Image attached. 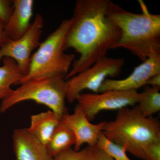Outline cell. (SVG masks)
Masks as SVG:
<instances>
[{"label": "cell", "instance_id": "8fae6325", "mask_svg": "<svg viewBox=\"0 0 160 160\" xmlns=\"http://www.w3.org/2000/svg\"><path fill=\"white\" fill-rule=\"evenodd\" d=\"M12 138L16 160H55L27 128L15 129Z\"/></svg>", "mask_w": 160, "mask_h": 160}, {"label": "cell", "instance_id": "e0dca14e", "mask_svg": "<svg viewBox=\"0 0 160 160\" xmlns=\"http://www.w3.org/2000/svg\"><path fill=\"white\" fill-rule=\"evenodd\" d=\"M96 146L103 149L114 160H131L126 154L124 146L110 141L101 132L98 137Z\"/></svg>", "mask_w": 160, "mask_h": 160}, {"label": "cell", "instance_id": "ac0fdd59", "mask_svg": "<svg viewBox=\"0 0 160 160\" xmlns=\"http://www.w3.org/2000/svg\"><path fill=\"white\" fill-rule=\"evenodd\" d=\"M85 149L86 160H114L106 152L96 146H88Z\"/></svg>", "mask_w": 160, "mask_h": 160}, {"label": "cell", "instance_id": "ba28073f", "mask_svg": "<svg viewBox=\"0 0 160 160\" xmlns=\"http://www.w3.org/2000/svg\"><path fill=\"white\" fill-rule=\"evenodd\" d=\"M138 93L136 90H111L100 93L82 92L76 101L91 122L103 110H118L136 105Z\"/></svg>", "mask_w": 160, "mask_h": 160}, {"label": "cell", "instance_id": "8992f818", "mask_svg": "<svg viewBox=\"0 0 160 160\" xmlns=\"http://www.w3.org/2000/svg\"><path fill=\"white\" fill-rule=\"evenodd\" d=\"M125 64L123 58L106 57L101 59L88 69L66 80V99L73 103L85 89L99 93L100 87L108 77H115L120 74Z\"/></svg>", "mask_w": 160, "mask_h": 160}, {"label": "cell", "instance_id": "52a82bcc", "mask_svg": "<svg viewBox=\"0 0 160 160\" xmlns=\"http://www.w3.org/2000/svg\"><path fill=\"white\" fill-rule=\"evenodd\" d=\"M44 19L37 13L28 31L18 39L7 38L0 48V62L5 57L15 60L21 73L24 77L28 74L30 66L31 53L38 48L40 43Z\"/></svg>", "mask_w": 160, "mask_h": 160}, {"label": "cell", "instance_id": "7c38bea8", "mask_svg": "<svg viewBox=\"0 0 160 160\" xmlns=\"http://www.w3.org/2000/svg\"><path fill=\"white\" fill-rule=\"evenodd\" d=\"M34 1L13 0V10L10 18L5 25L6 37L16 40L28 31L32 25Z\"/></svg>", "mask_w": 160, "mask_h": 160}, {"label": "cell", "instance_id": "7402d4cb", "mask_svg": "<svg viewBox=\"0 0 160 160\" xmlns=\"http://www.w3.org/2000/svg\"><path fill=\"white\" fill-rule=\"evenodd\" d=\"M146 85H149L152 87H157L160 88V73L155 75L152 77L146 82Z\"/></svg>", "mask_w": 160, "mask_h": 160}, {"label": "cell", "instance_id": "5bb4252c", "mask_svg": "<svg viewBox=\"0 0 160 160\" xmlns=\"http://www.w3.org/2000/svg\"><path fill=\"white\" fill-rule=\"evenodd\" d=\"M75 143L76 138L73 132L61 121L55 129L46 147L49 154L54 158L71 149Z\"/></svg>", "mask_w": 160, "mask_h": 160}, {"label": "cell", "instance_id": "5b68a950", "mask_svg": "<svg viewBox=\"0 0 160 160\" xmlns=\"http://www.w3.org/2000/svg\"><path fill=\"white\" fill-rule=\"evenodd\" d=\"M67 83L64 77H56L26 82L2 101L0 112L26 101H33L49 107L61 117L68 113L65 100Z\"/></svg>", "mask_w": 160, "mask_h": 160}, {"label": "cell", "instance_id": "44dd1931", "mask_svg": "<svg viewBox=\"0 0 160 160\" xmlns=\"http://www.w3.org/2000/svg\"><path fill=\"white\" fill-rule=\"evenodd\" d=\"M13 10L12 1L0 0V20L6 24Z\"/></svg>", "mask_w": 160, "mask_h": 160}, {"label": "cell", "instance_id": "9a60e30c", "mask_svg": "<svg viewBox=\"0 0 160 160\" xmlns=\"http://www.w3.org/2000/svg\"><path fill=\"white\" fill-rule=\"evenodd\" d=\"M2 60V66H0V101H2L12 91V85L19 84L24 77L14 60L5 57Z\"/></svg>", "mask_w": 160, "mask_h": 160}, {"label": "cell", "instance_id": "2e32d148", "mask_svg": "<svg viewBox=\"0 0 160 160\" xmlns=\"http://www.w3.org/2000/svg\"><path fill=\"white\" fill-rule=\"evenodd\" d=\"M160 87L148 86L138 93L137 105L145 117H151L160 110Z\"/></svg>", "mask_w": 160, "mask_h": 160}, {"label": "cell", "instance_id": "7a4b0ae2", "mask_svg": "<svg viewBox=\"0 0 160 160\" xmlns=\"http://www.w3.org/2000/svg\"><path fill=\"white\" fill-rule=\"evenodd\" d=\"M138 2L142 13L132 12L111 1L107 14L121 31L114 49H127L143 62L160 54V15L150 13L142 0Z\"/></svg>", "mask_w": 160, "mask_h": 160}, {"label": "cell", "instance_id": "4fadbf2b", "mask_svg": "<svg viewBox=\"0 0 160 160\" xmlns=\"http://www.w3.org/2000/svg\"><path fill=\"white\" fill-rule=\"evenodd\" d=\"M62 118L52 110L32 115L28 131L46 146Z\"/></svg>", "mask_w": 160, "mask_h": 160}, {"label": "cell", "instance_id": "3957f363", "mask_svg": "<svg viewBox=\"0 0 160 160\" xmlns=\"http://www.w3.org/2000/svg\"><path fill=\"white\" fill-rule=\"evenodd\" d=\"M102 132L133 156L144 160L146 146L160 139V122L152 117L143 116L138 106L126 107L118 110L114 120L105 122Z\"/></svg>", "mask_w": 160, "mask_h": 160}, {"label": "cell", "instance_id": "277c9868", "mask_svg": "<svg viewBox=\"0 0 160 160\" xmlns=\"http://www.w3.org/2000/svg\"><path fill=\"white\" fill-rule=\"evenodd\" d=\"M71 19H64L57 29L40 43L31 56L29 72L20 85L31 81L56 77L66 78L75 58L65 52V38Z\"/></svg>", "mask_w": 160, "mask_h": 160}, {"label": "cell", "instance_id": "603a6c76", "mask_svg": "<svg viewBox=\"0 0 160 160\" xmlns=\"http://www.w3.org/2000/svg\"><path fill=\"white\" fill-rule=\"evenodd\" d=\"M6 24L0 20V48L7 39L5 32V27Z\"/></svg>", "mask_w": 160, "mask_h": 160}, {"label": "cell", "instance_id": "30bf717a", "mask_svg": "<svg viewBox=\"0 0 160 160\" xmlns=\"http://www.w3.org/2000/svg\"><path fill=\"white\" fill-rule=\"evenodd\" d=\"M62 122L73 132L76 138L75 151H80L83 144L96 146L98 137L103 129L105 122L92 124L86 117L82 109L78 104L72 114L66 113L62 117Z\"/></svg>", "mask_w": 160, "mask_h": 160}, {"label": "cell", "instance_id": "9c48e42d", "mask_svg": "<svg viewBox=\"0 0 160 160\" xmlns=\"http://www.w3.org/2000/svg\"><path fill=\"white\" fill-rule=\"evenodd\" d=\"M160 73V54H153L135 68L131 74L122 80L107 78L99 93L111 90H136L146 85L148 80Z\"/></svg>", "mask_w": 160, "mask_h": 160}, {"label": "cell", "instance_id": "d6986e66", "mask_svg": "<svg viewBox=\"0 0 160 160\" xmlns=\"http://www.w3.org/2000/svg\"><path fill=\"white\" fill-rule=\"evenodd\" d=\"M144 160H160V139L152 141L146 146Z\"/></svg>", "mask_w": 160, "mask_h": 160}, {"label": "cell", "instance_id": "6da1fadb", "mask_svg": "<svg viewBox=\"0 0 160 160\" xmlns=\"http://www.w3.org/2000/svg\"><path fill=\"white\" fill-rule=\"evenodd\" d=\"M110 0H78L66 33L65 50L74 49L80 56L72 63L67 80L106 57L121 36L117 25L107 14Z\"/></svg>", "mask_w": 160, "mask_h": 160}, {"label": "cell", "instance_id": "ffe728a7", "mask_svg": "<svg viewBox=\"0 0 160 160\" xmlns=\"http://www.w3.org/2000/svg\"><path fill=\"white\" fill-rule=\"evenodd\" d=\"M55 160H86V149L76 152L70 149L54 157Z\"/></svg>", "mask_w": 160, "mask_h": 160}]
</instances>
